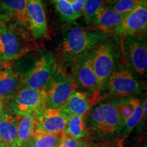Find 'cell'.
I'll return each mask as SVG.
<instances>
[{"label":"cell","instance_id":"cell-1","mask_svg":"<svg viewBox=\"0 0 147 147\" xmlns=\"http://www.w3.org/2000/svg\"><path fill=\"white\" fill-rule=\"evenodd\" d=\"M119 102L101 103L92 110L89 116V127L93 133L105 138L119 136L123 121L118 109Z\"/></svg>","mask_w":147,"mask_h":147},{"label":"cell","instance_id":"cell-2","mask_svg":"<svg viewBox=\"0 0 147 147\" xmlns=\"http://www.w3.org/2000/svg\"><path fill=\"white\" fill-rule=\"evenodd\" d=\"M104 36L105 34L101 32H90L82 27H74L67 33L62 42V53L67 61H78L100 45Z\"/></svg>","mask_w":147,"mask_h":147},{"label":"cell","instance_id":"cell-3","mask_svg":"<svg viewBox=\"0 0 147 147\" xmlns=\"http://www.w3.org/2000/svg\"><path fill=\"white\" fill-rule=\"evenodd\" d=\"M140 84L127 70L112 74L91 98L92 106L102 100L114 97H125L139 93Z\"/></svg>","mask_w":147,"mask_h":147},{"label":"cell","instance_id":"cell-4","mask_svg":"<svg viewBox=\"0 0 147 147\" xmlns=\"http://www.w3.org/2000/svg\"><path fill=\"white\" fill-rule=\"evenodd\" d=\"M12 99L11 109L16 116L37 114L47 108V93L45 90L23 87Z\"/></svg>","mask_w":147,"mask_h":147},{"label":"cell","instance_id":"cell-5","mask_svg":"<svg viewBox=\"0 0 147 147\" xmlns=\"http://www.w3.org/2000/svg\"><path fill=\"white\" fill-rule=\"evenodd\" d=\"M57 65L51 53H46L36 61L24 80V87L47 90L55 76Z\"/></svg>","mask_w":147,"mask_h":147},{"label":"cell","instance_id":"cell-6","mask_svg":"<svg viewBox=\"0 0 147 147\" xmlns=\"http://www.w3.org/2000/svg\"><path fill=\"white\" fill-rule=\"evenodd\" d=\"M147 28L146 0H140L135 10L127 14L115 32L119 36L142 37L146 35Z\"/></svg>","mask_w":147,"mask_h":147},{"label":"cell","instance_id":"cell-7","mask_svg":"<svg viewBox=\"0 0 147 147\" xmlns=\"http://www.w3.org/2000/svg\"><path fill=\"white\" fill-rule=\"evenodd\" d=\"M77 89L78 85L70 77L62 74L55 75L46 90L47 93L46 108H60Z\"/></svg>","mask_w":147,"mask_h":147},{"label":"cell","instance_id":"cell-8","mask_svg":"<svg viewBox=\"0 0 147 147\" xmlns=\"http://www.w3.org/2000/svg\"><path fill=\"white\" fill-rule=\"evenodd\" d=\"M90 55L99 89L109 78L113 70L115 59L113 50L111 47L107 44H100Z\"/></svg>","mask_w":147,"mask_h":147},{"label":"cell","instance_id":"cell-9","mask_svg":"<svg viewBox=\"0 0 147 147\" xmlns=\"http://www.w3.org/2000/svg\"><path fill=\"white\" fill-rule=\"evenodd\" d=\"M28 51L21 36L8 27H0V61L13 60Z\"/></svg>","mask_w":147,"mask_h":147},{"label":"cell","instance_id":"cell-10","mask_svg":"<svg viewBox=\"0 0 147 147\" xmlns=\"http://www.w3.org/2000/svg\"><path fill=\"white\" fill-rule=\"evenodd\" d=\"M34 115L36 117L35 129L46 133H64L69 116L61 108H45Z\"/></svg>","mask_w":147,"mask_h":147},{"label":"cell","instance_id":"cell-11","mask_svg":"<svg viewBox=\"0 0 147 147\" xmlns=\"http://www.w3.org/2000/svg\"><path fill=\"white\" fill-rule=\"evenodd\" d=\"M126 57L139 74L145 72L147 66V48L146 40L142 37L129 36L125 42Z\"/></svg>","mask_w":147,"mask_h":147},{"label":"cell","instance_id":"cell-12","mask_svg":"<svg viewBox=\"0 0 147 147\" xmlns=\"http://www.w3.org/2000/svg\"><path fill=\"white\" fill-rule=\"evenodd\" d=\"M27 22L36 39L47 36V18L41 0H27Z\"/></svg>","mask_w":147,"mask_h":147},{"label":"cell","instance_id":"cell-13","mask_svg":"<svg viewBox=\"0 0 147 147\" xmlns=\"http://www.w3.org/2000/svg\"><path fill=\"white\" fill-rule=\"evenodd\" d=\"M92 106L91 98L86 93L76 91L60 108L67 115L84 117Z\"/></svg>","mask_w":147,"mask_h":147},{"label":"cell","instance_id":"cell-14","mask_svg":"<svg viewBox=\"0 0 147 147\" xmlns=\"http://www.w3.org/2000/svg\"><path fill=\"white\" fill-rule=\"evenodd\" d=\"M126 14H120L116 12L112 8L103 7L101 8L92 24L94 29L102 32L115 31Z\"/></svg>","mask_w":147,"mask_h":147},{"label":"cell","instance_id":"cell-15","mask_svg":"<svg viewBox=\"0 0 147 147\" xmlns=\"http://www.w3.org/2000/svg\"><path fill=\"white\" fill-rule=\"evenodd\" d=\"M21 77L11 69L0 70V100L12 99L19 90Z\"/></svg>","mask_w":147,"mask_h":147},{"label":"cell","instance_id":"cell-16","mask_svg":"<svg viewBox=\"0 0 147 147\" xmlns=\"http://www.w3.org/2000/svg\"><path fill=\"white\" fill-rule=\"evenodd\" d=\"M17 116L3 113L0 119V140L6 145L17 144Z\"/></svg>","mask_w":147,"mask_h":147},{"label":"cell","instance_id":"cell-17","mask_svg":"<svg viewBox=\"0 0 147 147\" xmlns=\"http://www.w3.org/2000/svg\"><path fill=\"white\" fill-rule=\"evenodd\" d=\"M77 76L82 87L93 92L98 89L97 77L92 66L91 55L85 56L79 66Z\"/></svg>","mask_w":147,"mask_h":147},{"label":"cell","instance_id":"cell-18","mask_svg":"<svg viewBox=\"0 0 147 147\" xmlns=\"http://www.w3.org/2000/svg\"><path fill=\"white\" fill-rule=\"evenodd\" d=\"M17 117V144L21 147L33 138L36 128V117L32 113Z\"/></svg>","mask_w":147,"mask_h":147},{"label":"cell","instance_id":"cell-19","mask_svg":"<svg viewBox=\"0 0 147 147\" xmlns=\"http://www.w3.org/2000/svg\"><path fill=\"white\" fill-rule=\"evenodd\" d=\"M88 129L84 117L78 115H69L64 130L65 136L74 140H81L86 137Z\"/></svg>","mask_w":147,"mask_h":147},{"label":"cell","instance_id":"cell-20","mask_svg":"<svg viewBox=\"0 0 147 147\" xmlns=\"http://www.w3.org/2000/svg\"><path fill=\"white\" fill-rule=\"evenodd\" d=\"M2 9L15 16L21 23L28 24L27 0H2Z\"/></svg>","mask_w":147,"mask_h":147},{"label":"cell","instance_id":"cell-21","mask_svg":"<svg viewBox=\"0 0 147 147\" xmlns=\"http://www.w3.org/2000/svg\"><path fill=\"white\" fill-rule=\"evenodd\" d=\"M130 102L133 105L134 110L129 117L123 122L122 129V136H127L136 127L143 118V112L140 102L136 98H130Z\"/></svg>","mask_w":147,"mask_h":147},{"label":"cell","instance_id":"cell-22","mask_svg":"<svg viewBox=\"0 0 147 147\" xmlns=\"http://www.w3.org/2000/svg\"><path fill=\"white\" fill-rule=\"evenodd\" d=\"M64 137V133H46L35 129L32 138L36 147H58Z\"/></svg>","mask_w":147,"mask_h":147},{"label":"cell","instance_id":"cell-23","mask_svg":"<svg viewBox=\"0 0 147 147\" xmlns=\"http://www.w3.org/2000/svg\"><path fill=\"white\" fill-rule=\"evenodd\" d=\"M105 0H86L83 8V14L87 23H91L99 10L104 7Z\"/></svg>","mask_w":147,"mask_h":147},{"label":"cell","instance_id":"cell-24","mask_svg":"<svg viewBox=\"0 0 147 147\" xmlns=\"http://www.w3.org/2000/svg\"><path fill=\"white\" fill-rule=\"evenodd\" d=\"M56 8L59 12L61 17L65 21H74L77 18L71 5L65 0H56L55 1Z\"/></svg>","mask_w":147,"mask_h":147},{"label":"cell","instance_id":"cell-25","mask_svg":"<svg viewBox=\"0 0 147 147\" xmlns=\"http://www.w3.org/2000/svg\"><path fill=\"white\" fill-rule=\"evenodd\" d=\"M140 0H118L112 8L120 14H127L138 6Z\"/></svg>","mask_w":147,"mask_h":147},{"label":"cell","instance_id":"cell-26","mask_svg":"<svg viewBox=\"0 0 147 147\" xmlns=\"http://www.w3.org/2000/svg\"><path fill=\"white\" fill-rule=\"evenodd\" d=\"M81 141V140L69 138L65 136V135H64V137L61 140L58 147H78Z\"/></svg>","mask_w":147,"mask_h":147},{"label":"cell","instance_id":"cell-27","mask_svg":"<svg viewBox=\"0 0 147 147\" xmlns=\"http://www.w3.org/2000/svg\"><path fill=\"white\" fill-rule=\"evenodd\" d=\"M85 1L86 0H77L76 3L71 5V7H72L74 12L76 18H78L82 15Z\"/></svg>","mask_w":147,"mask_h":147},{"label":"cell","instance_id":"cell-28","mask_svg":"<svg viewBox=\"0 0 147 147\" xmlns=\"http://www.w3.org/2000/svg\"><path fill=\"white\" fill-rule=\"evenodd\" d=\"M146 103H147V99L146 97H145L144 102H143V104L142 106V112H143V118L146 119V115H147V113H146Z\"/></svg>","mask_w":147,"mask_h":147},{"label":"cell","instance_id":"cell-29","mask_svg":"<svg viewBox=\"0 0 147 147\" xmlns=\"http://www.w3.org/2000/svg\"><path fill=\"white\" fill-rule=\"evenodd\" d=\"M3 109H4V107H3V101L0 100V119L1 117H2L3 113Z\"/></svg>","mask_w":147,"mask_h":147},{"label":"cell","instance_id":"cell-30","mask_svg":"<svg viewBox=\"0 0 147 147\" xmlns=\"http://www.w3.org/2000/svg\"><path fill=\"white\" fill-rule=\"evenodd\" d=\"M78 147H92V146H90V145L89 144H87V142H84L83 140H82L80 144H79Z\"/></svg>","mask_w":147,"mask_h":147},{"label":"cell","instance_id":"cell-31","mask_svg":"<svg viewBox=\"0 0 147 147\" xmlns=\"http://www.w3.org/2000/svg\"><path fill=\"white\" fill-rule=\"evenodd\" d=\"M94 147H117V146H113V145H111V144H100V145H99V146H94Z\"/></svg>","mask_w":147,"mask_h":147},{"label":"cell","instance_id":"cell-32","mask_svg":"<svg viewBox=\"0 0 147 147\" xmlns=\"http://www.w3.org/2000/svg\"><path fill=\"white\" fill-rule=\"evenodd\" d=\"M5 147H20L17 144H16V143H14V144H8V145H6Z\"/></svg>","mask_w":147,"mask_h":147},{"label":"cell","instance_id":"cell-33","mask_svg":"<svg viewBox=\"0 0 147 147\" xmlns=\"http://www.w3.org/2000/svg\"><path fill=\"white\" fill-rule=\"evenodd\" d=\"M65 1H67V2H68L69 4L71 5H73L74 3H76V1H77V0H65Z\"/></svg>","mask_w":147,"mask_h":147},{"label":"cell","instance_id":"cell-34","mask_svg":"<svg viewBox=\"0 0 147 147\" xmlns=\"http://www.w3.org/2000/svg\"><path fill=\"white\" fill-rule=\"evenodd\" d=\"M2 9V0H0V10Z\"/></svg>","mask_w":147,"mask_h":147},{"label":"cell","instance_id":"cell-35","mask_svg":"<svg viewBox=\"0 0 147 147\" xmlns=\"http://www.w3.org/2000/svg\"><path fill=\"white\" fill-rule=\"evenodd\" d=\"M29 147H36V146H35V145L34 144H32V146H29Z\"/></svg>","mask_w":147,"mask_h":147},{"label":"cell","instance_id":"cell-36","mask_svg":"<svg viewBox=\"0 0 147 147\" xmlns=\"http://www.w3.org/2000/svg\"><path fill=\"white\" fill-rule=\"evenodd\" d=\"M142 147H146V144H145V145H144V146H142Z\"/></svg>","mask_w":147,"mask_h":147},{"label":"cell","instance_id":"cell-37","mask_svg":"<svg viewBox=\"0 0 147 147\" xmlns=\"http://www.w3.org/2000/svg\"><path fill=\"white\" fill-rule=\"evenodd\" d=\"M0 147H3V146H1V144H0Z\"/></svg>","mask_w":147,"mask_h":147},{"label":"cell","instance_id":"cell-38","mask_svg":"<svg viewBox=\"0 0 147 147\" xmlns=\"http://www.w3.org/2000/svg\"><path fill=\"white\" fill-rule=\"evenodd\" d=\"M0 144H1V140H0Z\"/></svg>","mask_w":147,"mask_h":147}]
</instances>
